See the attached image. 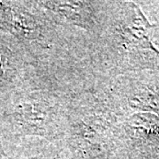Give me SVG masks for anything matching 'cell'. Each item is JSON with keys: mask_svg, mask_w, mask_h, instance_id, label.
I'll list each match as a JSON object with an SVG mask.
<instances>
[{"mask_svg": "<svg viewBox=\"0 0 159 159\" xmlns=\"http://www.w3.org/2000/svg\"><path fill=\"white\" fill-rule=\"evenodd\" d=\"M135 7V17L134 19L132 25L124 29V36L130 43L136 44L142 48H148L159 53L157 50L153 47V44L148 35V29L152 28V25L148 22V20L143 15L142 10L139 6Z\"/></svg>", "mask_w": 159, "mask_h": 159, "instance_id": "cell-2", "label": "cell"}, {"mask_svg": "<svg viewBox=\"0 0 159 159\" xmlns=\"http://www.w3.org/2000/svg\"><path fill=\"white\" fill-rule=\"evenodd\" d=\"M45 6L61 17L80 26L89 25L92 21L89 5L85 2H45Z\"/></svg>", "mask_w": 159, "mask_h": 159, "instance_id": "cell-1", "label": "cell"}]
</instances>
